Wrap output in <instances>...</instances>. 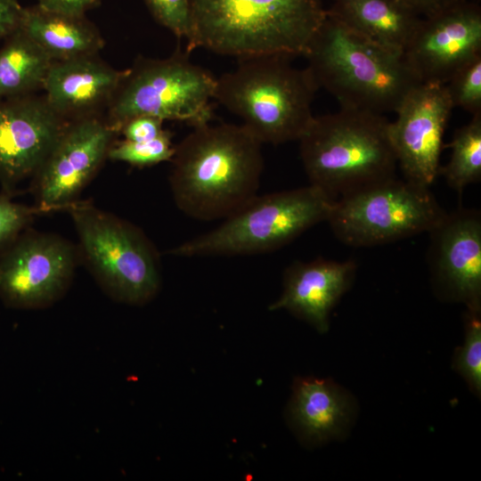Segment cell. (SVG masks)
I'll return each instance as SVG.
<instances>
[{"mask_svg":"<svg viewBox=\"0 0 481 481\" xmlns=\"http://www.w3.org/2000/svg\"><path fill=\"white\" fill-rule=\"evenodd\" d=\"M428 233L427 262L433 281L445 298L480 312V212L460 206L446 212Z\"/></svg>","mask_w":481,"mask_h":481,"instance_id":"obj_15","label":"cell"},{"mask_svg":"<svg viewBox=\"0 0 481 481\" xmlns=\"http://www.w3.org/2000/svg\"><path fill=\"white\" fill-rule=\"evenodd\" d=\"M52 61L98 54L104 39L85 16L23 8L20 28Z\"/></svg>","mask_w":481,"mask_h":481,"instance_id":"obj_19","label":"cell"},{"mask_svg":"<svg viewBox=\"0 0 481 481\" xmlns=\"http://www.w3.org/2000/svg\"><path fill=\"white\" fill-rule=\"evenodd\" d=\"M335 200L310 184L257 194L216 228L172 248L168 254L199 257L272 252L327 221Z\"/></svg>","mask_w":481,"mask_h":481,"instance_id":"obj_6","label":"cell"},{"mask_svg":"<svg viewBox=\"0 0 481 481\" xmlns=\"http://www.w3.org/2000/svg\"><path fill=\"white\" fill-rule=\"evenodd\" d=\"M170 161L175 206L201 221L224 219L257 195L264 169L262 143L233 124L193 127Z\"/></svg>","mask_w":481,"mask_h":481,"instance_id":"obj_1","label":"cell"},{"mask_svg":"<svg viewBox=\"0 0 481 481\" xmlns=\"http://www.w3.org/2000/svg\"><path fill=\"white\" fill-rule=\"evenodd\" d=\"M78 260L69 240L27 229L0 253V299L15 309L51 306L69 289Z\"/></svg>","mask_w":481,"mask_h":481,"instance_id":"obj_10","label":"cell"},{"mask_svg":"<svg viewBox=\"0 0 481 481\" xmlns=\"http://www.w3.org/2000/svg\"><path fill=\"white\" fill-rule=\"evenodd\" d=\"M77 232L79 258L111 299L142 306L158 293L159 254L141 228L89 201L65 209Z\"/></svg>","mask_w":481,"mask_h":481,"instance_id":"obj_7","label":"cell"},{"mask_svg":"<svg viewBox=\"0 0 481 481\" xmlns=\"http://www.w3.org/2000/svg\"><path fill=\"white\" fill-rule=\"evenodd\" d=\"M292 416L308 437L322 441L339 434L348 421V396L325 379H299L294 386Z\"/></svg>","mask_w":481,"mask_h":481,"instance_id":"obj_20","label":"cell"},{"mask_svg":"<svg viewBox=\"0 0 481 481\" xmlns=\"http://www.w3.org/2000/svg\"><path fill=\"white\" fill-rule=\"evenodd\" d=\"M420 17L433 15L457 0H397Z\"/></svg>","mask_w":481,"mask_h":481,"instance_id":"obj_31","label":"cell"},{"mask_svg":"<svg viewBox=\"0 0 481 481\" xmlns=\"http://www.w3.org/2000/svg\"><path fill=\"white\" fill-rule=\"evenodd\" d=\"M52 60L20 29L0 48V99L37 94Z\"/></svg>","mask_w":481,"mask_h":481,"instance_id":"obj_21","label":"cell"},{"mask_svg":"<svg viewBox=\"0 0 481 481\" xmlns=\"http://www.w3.org/2000/svg\"><path fill=\"white\" fill-rule=\"evenodd\" d=\"M304 56L319 88L330 92L340 108L395 112L421 84L403 53L358 34L328 11Z\"/></svg>","mask_w":481,"mask_h":481,"instance_id":"obj_3","label":"cell"},{"mask_svg":"<svg viewBox=\"0 0 481 481\" xmlns=\"http://www.w3.org/2000/svg\"><path fill=\"white\" fill-rule=\"evenodd\" d=\"M174 153L171 134L164 130L158 137L147 142L115 140L109 150L108 159L142 167L170 161Z\"/></svg>","mask_w":481,"mask_h":481,"instance_id":"obj_23","label":"cell"},{"mask_svg":"<svg viewBox=\"0 0 481 481\" xmlns=\"http://www.w3.org/2000/svg\"><path fill=\"white\" fill-rule=\"evenodd\" d=\"M451 102L472 116L481 113V55L461 68L444 84Z\"/></svg>","mask_w":481,"mask_h":481,"instance_id":"obj_25","label":"cell"},{"mask_svg":"<svg viewBox=\"0 0 481 481\" xmlns=\"http://www.w3.org/2000/svg\"><path fill=\"white\" fill-rule=\"evenodd\" d=\"M328 12L358 34L401 53L422 20L397 0H334Z\"/></svg>","mask_w":481,"mask_h":481,"instance_id":"obj_18","label":"cell"},{"mask_svg":"<svg viewBox=\"0 0 481 481\" xmlns=\"http://www.w3.org/2000/svg\"><path fill=\"white\" fill-rule=\"evenodd\" d=\"M452 155L439 174L446 183L461 195L465 187L481 180V113L455 130L448 144Z\"/></svg>","mask_w":481,"mask_h":481,"instance_id":"obj_22","label":"cell"},{"mask_svg":"<svg viewBox=\"0 0 481 481\" xmlns=\"http://www.w3.org/2000/svg\"><path fill=\"white\" fill-rule=\"evenodd\" d=\"M69 121L37 94L0 99V184L12 195L32 177Z\"/></svg>","mask_w":481,"mask_h":481,"instance_id":"obj_14","label":"cell"},{"mask_svg":"<svg viewBox=\"0 0 481 481\" xmlns=\"http://www.w3.org/2000/svg\"><path fill=\"white\" fill-rule=\"evenodd\" d=\"M125 74L98 54L53 61L42 91L49 105L69 122L104 116Z\"/></svg>","mask_w":481,"mask_h":481,"instance_id":"obj_16","label":"cell"},{"mask_svg":"<svg viewBox=\"0 0 481 481\" xmlns=\"http://www.w3.org/2000/svg\"><path fill=\"white\" fill-rule=\"evenodd\" d=\"M389 123L382 114L345 108L314 117L298 139L309 184L337 200L395 176Z\"/></svg>","mask_w":481,"mask_h":481,"instance_id":"obj_4","label":"cell"},{"mask_svg":"<svg viewBox=\"0 0 481 481\" xmlns=\"http://www.w3.org/2000/svg\"><path fill=\"white\" fill-rule=\"evenodd\" d=\"M22 11L18 0H0V40L19 29Z\"/></svg>","mask_w":481,"mask_h":481,"instance_id":"obj_29","label":"cell"},{"mask_svg":"<svg viewBox=\"0 0 481 481\" xmlns=\"http://www.w3.org/2000/svg\"><path fill=\"white\" fill-rule=\"evenodd\" d=\"M118 133L104 116L69 121L32 176L40 213L65 210L94 178Z\"/></svg>","mask_w":481,"mask_h":481,"instance_id":"obj_11","label":"cell"},{"mask_svg":"<svg viewBox=\"0 0 481 481\" xmlns=\"http://www.w3.org/2000/svg\"><path fill=\"white\" fill-rule=\"evenodd\" d=\"M403 54L421 83L446 84L464 65L481 55V11L457 0L423 17Z\"/></svg>","mask_w":481,"mask_h":481,"instance_id":"obj_13","label":"cell"},{"mask_svg":"<svg viewBox=\"0 0 481 481\" xmlns=\"http://www.w3.org/2000/svg\"><path fill=\"white\" fill-rule=\"evenodd\" d=\"M445 213L429 187L393 176L337 199L326 222L359 248L428 233Z\"/></svg>","mask_w":481,"mask_h":481,"instance_id":"obj_9","label":"cell"},{"mask_svg":"<svg viewBox=\"0 0 481 481\" xmlns=\"http://www.w3.org/2000/svg\"><path fill=\"white\" fill-rule=\"evenodd\" d=\"M453 109L444 84L421 83L405 96L389 123V135L404 178L429 187L440 169L443 137Z\"/></svg>","mask_w":481,"mask_h":481,"instance_id":"obj_12","label":"cell"},{"mask_svg":"<svg viewBox=\"0 0 481 481\" xmlns=\"http://www.w3.org/2000/svg\"><path fill=\"white\" fill-rule=\"evenodd\" d=\"M355 272L354 260L295 262L285 270L282 294L269 309H287L325 332L330 313L348 289Z\"/></svg>","mask_w":481,"mask_h":481,"instance_id":"obj_17","label":"cell"},{"mask_svg":"<svg viewBox=\"0 0 481 481\" xmlns=\"http://www.w3.org/2000/svg\"><path fill=\"white\" fill-rule=\"evenodd\" d=\"M186 52L244 59L305 55L327 11L322 0H191Z\"/></svg>","mask_w":481,"mask_h":481,"instance_id":"obj_2","label":"cell"},{"mask_svg":"<svg viewBox=\"0 0 481 481\" xmlns=\"http://www.w3.org/2000/svg\"><path fill=\"white\" fill-rule=\"evenodd\" d=\"M289 59H239L235 69L216 81L213 98L240 117L262 144L298 141L314 118L311 106L319 86L307 67H293Z\"/></svg>","mask_w":481,"mask_h":481,"instance_id":"obj_5","label":"cell"},{"mask_svg":"<svg viewBox=\"0 0 481 481\" xmlns=\"http://www.w3.org/2000/svg\"><path fill=\"white\" fill-rule=\"evenodd\" d=\"M157 21L178 38L192 36L191 0H144Z\"/></svg>","mask_w":481,"mask_h":481,"instance_id":"obj_27","label":"cell"},{"mask_svg":"<svg viewBox=\"0 0 481 481\" xmlns=\"http://www.w3.org/2000/svg\"><path fill=\"white\" fill-rule=\"evenodd\" d=\"M164 120L151 116H138L127 120L119 134L125 140L131 142H147L155 139L164 131Z\"/></svg>","mask_w":481,"mask_h":481,"instance_id":"obj_28","label":"cell"},{"mask_svg":"<svg viewBox=\"0 0 481 481\" xmlns=\"http://www.w3.org/2000/svg\"><path fill=\"white\" fill-rule=\"evenodd\" d=\"M100 0H37L39 7L62 14L84 16L85 12Z\"/></svg>","mask_w":481,"mask_h":481,"instance_id":"obj_30","label":"cell"},{"mask_svg":"<svg viewBox=\"0 0 481 481\" xmlns=\"http://www.w3.org/2000/svg\"><path fill=\"white\" fill-rule=\"evenodd\" d=\"M480 312L468 311L466 337L454 359V368L477 394L481 391V322Z\"/></svg>","mask_w":481,"mask_h":481,"instance_id":"obj_24","label":"cell"},{"mask_svg":"<svg viewBox=\"0 0 481 481\" xmlns=\"http://www.w3.org/2000/svg\"><path fill=\"white\" fill-rule=\"evenodd\" d=\"M41 214L35 207H29L12 200V194L0 193V253L9 247Z\"/></svg>","mask_w":481,"mask_h":481,"instance_id":"obj_26","label":"cell"},{"mask_svg":"<svg viewBox=\"0 0 481 481\" xmlns=\"http://www.w3.org/2000/svg\"><path fill=\"white\" fill-rule=\"evenodd\" d=\"M216 78L194 64L189 53L166 59L139 57L126 74L104 118L118 133L130 118L151 116L192 127L210 123Z\"/></svg>","mask_w":481,"mask_h":481,"instance_id":"obj_8","label":"cell"}]
</instances>
